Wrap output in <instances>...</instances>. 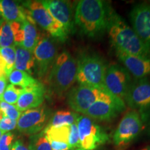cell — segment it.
I'll return each instance as SVG.
<instances>
[{"label": "cell", "mask_w": 150, "mask_h": 150, "mask_svg": "<svg viewBox=\"0 0 150 150\" xmlns=\"http://www.w3.org/2000/svg\"><path fill=\"white\" fill-rule=\"evenodd\" d=\"M28 147L30 150H52L50 142L43 131L31 136Z\"/></svg>", "instance_id": "cell-25"}, {"label": "cell", "mask_w": 150, "mask_h": 150, "mask_svg": "<svg viewBox=\"0 0 150 150\" xmlns=\"http://www.w3.org/2000/svg\"><path fill=\"white\" fill-rule=\"evenodd\" d=\"M142 120L136 110L127 112L120 122L112 136L113 143L118 149H123L138 136L142 129Z\"/></svg>", "instance_id": "cell-8"}, {"label": "cell", "mask_w": 150, "mask_h": 150, "mask_svg": "<svg viewBox=\"0 0 150 150\" xmlns=\"http://www.w3.org/2000/svg\"><path fill=\"white\" fill-rule=\"evenodd\" d=\"M11 150H30L28 146H27L21 140H18L13 145Z\"/></svg>", "instance_id": "cell-34"}, {"label": "cell", "mask_w": 150, "mask_h": 150, "mask_svg": "<svg viewBox=\"0 0 150 150\" xmlns=\"http://www.w3.org/2000/svg\"><path fill=\"white\" fill-rule=\"evenodd\" d=\"M1 77H6L7 75L6 73V65L4 61L3 58L0 55V78Z\"/></svg>", "instance_id": "cell-36"}, {"label": "cell", "mask_w": 150, "mask_h": 150, "mask_svg": "<svg viewBox=\"0 0 150 150\" xmlns=\"http://www.w3.org/2000/svg\"><path fill=\"white\" fill-rule=\"evenodd\" d=\"M130 20L135 33L150 47V4L135 6L130 12Z\"/></svg>", "instance_id": "cell-14"}, {"label": "cell", "mask_w": 150, "mask_h": 150, "mask_svg": "<svg viewBox=\"0 0 150 150\" xmlns=\"http://www.w3.org/2000/svg\"><path fill=\"white\" fill-rule=\"evenodd\" d=\"M68 145L71 149L72 148H80L79 136L78 129L76 123L70 125V133L69 136Z\"/></svg>", "instance_id": "cell-30"}, {"label": "cell", "mask_w": 150, "mask_h": 150, "mask_svg": "<svg viewBox=\"0 0 150 150\" xmlns=\"http://www.w3.org/2000/svg\"><path fill=\"white\" fill-rule=\"evenodd\" d=\"M106 31L115 51L138 57H150V47L137 35L120 16L111 8Z\"/></svg>", "instance_id": "cell-1"}, {"label": "cell", "mask_w": 150, "mask_h": 150, "mask_svg": "<svg viewBox=\"0 0 150 150\" xmlns=\"http://www.w3.org/2000/svg\"><path fill=\"white\" fill-rule=\"evenodd\" d=\"M3 134H4V132H3V131H1V129H0V138H1V136H2V135H3Z\"/></svg>", "instance_id": "cell-39"}, {"label": "cell", "mask_w": 150, "mask_h": 150, "mask_svg": "<svg viewBox=\"0 0 150 150\" xmlns=\"http://www.w3.org/2000/svg\"><path fill=\"white\" fill-rule=\"evenodd\" d=\"M16 46L11 22L1 20L0 22V48Z\"/></svg>", "instance_id": "cell-24"}, {"label": "cell", "mask_w": 150, "mask_h": 150, "mask_svg": "<svg viewBox=\"0 0 150 150\" xmlns=\"http://www.w3.org/2000/svg\"><path fill=\"white\" fill-rule=\"evenodd\" d=\"M30 17L33 22L47 31L52 37L61 42H65L68 38V34L49 11L45 8L40 1H30L23 3Z\"/></svg>", "instance_id": "cell-7"}, {"label": "cell", "mask_w": 150, "mask_h": 150, "mask_svg": "<svg viewBox=\"0 0 150 150\" xmlns=\"http://www.w3.org/2000/svg\"><path fill=\"white\" fill-rule=\"evenodd\" d=\"M8 80L13 86H18L22 88L30 87L38 83V81L31 76L29 73L13 69L9 74Z\"/></svg>", "instance_id": "cell-23"}, {"label": "cell", "mask_w": 150, "mask_h": 150, "mask_svg": "<svg viewBox=\"0 0 150 150\" xmlns=\"http://www.w3.org/2000/svg\"><path fill=\"white\" fill-rule=\"evenodd\" d=\"M140 150H150V146H147V147L143 148V149H142Z\"/></svg>", "instance_id": "cell-37"}, {"label": "cell", "mask_w": 150, "mask_h": 150, "mask_svg": "<svg viewBox=\"0 0 150 150\" xmlns=\"http://www.w3.org/2000/svg\"><path fill=\"white\" fill-rule=\"evenodd\" d=\"M124 101L134 110L149 108L150 81L147 78H142L131 82Z\"/></svg>", "instance_id": "cell-12"}, {"label": "cell", "mask_w": 150, "mask_h": 150, "mask_svg": "<svg viewBox=\"0 0 150 150\" xmlns=\"http://www.w3.org/2000/svg\"><path fill=\"white\" fill-rule=\"evenodd\" d=\"M68 150H82L81 148H72V149H70Z\"/></svg>", "instance_id": "cell-38"}, {"label": "cell", "mask_w": 150, "mask_h": 150, "mask_svg": "<svg viewBox=\"0 0 150 150\" xmlns=\"http://www.w3.org/2000/svg\"><path fill=\"white\" fill-rule=\"evenodd\" d=\"M51 16L60 23L67 34L74 30V14L70 2L63 0H42L40 1Z\"/></svg>", "instance_id": "cell-13"}, {"label": "cell", "mask_w": 150, "mask_h": 150, "mask_svg": "<svg viewBox=\"0 0 150 150\" xmlns=\"http://www.w3.org/2000/svg\"><path fill=\"white\" fill-rule=\"evenodd\" d=\"M77 63L68 52L57 56L48 76V83L52 91L62 96L68 91L76 81Z\"/></svg>", "instance_id": "cell-3"}, {"label": "cell", "mask_w": 150, "mask_h": 150, "mask_svg": "<svg viewBox=\"0 0 150 150\" xmlns=\"http://www.w3.org/2000/svg\"><path fill=\"white\" fill-rule=\"evenodd\" d=\"M131 82L130 73L125 67L115 63L108 65L104 76V86L108 93L124 100Z\"/></svg>", "instance_id": "cell-9"}, {"label": "cell", "mask_w": 150, "mask_h": 150, "mask_svg": "<svg viewBox=\"0 0 150 150\" xmlns=\"http://www.w3.org/2000/svg\"><path fill=\"white\" fill-rule=\"evenodd\" d=\"M0 13L4 20L9 22H22L27 20L34 22L27 9L14 1L0 0Z\"/></svg>", "instance_id": "cell-18"}, {"label": "cell", "mask_w": 150, "mask_h": 150, "mask_svg": "<svg viewBox=\"0 0 150 150\" xmlns=\"http://www.w3.org/2000/svg\"><path fill=\"white\" fill-rule=\"evenodd\" d=\"M97 101L118 102L124 100L113 96L108 91L83 85L72 88L67 95V104L76 113L84 114L88 108Z\"/></svg>", "instance_id": "cell-5"}, {"label": "cell", "mask_w": 150, "mask_h": 150, "mask_svg": "<svg viewBox=\"0 0 150 150\" xmlns=\"http://www.w3.org/2000/svg\"><path fill=\"white\" fill-rule=\"evenodd\" d=\"M35 66V60L33 52L26 50L20 45L16 46V61L15 68L16 70L31 72Z\"/></svg>", "instance_id": "cell-20"}, {"label": "cell", "mask_w": 150, "mask_h": 150, "mask_svg": "<svg viewBox=\"0 0 150 150\" xmlns=\"http://www.w3.org/2000/svg\"><path fill=\"white\" fill-rule=\"evenodd\" d=\"M117 58L127 71L136 79L150 75V57H138L115 51Z\"/></svg>", "instance_id": "cell-17"}, {"label": "cell", "mask_w": 150, "mask_h": 150, "mask_svg": "<svg viewBox=\"0 0 150 150\" xmlns=\"http://www.w3.org/2000/svg\"><path fill=\"white\" fill-rule=\"evenodd\" d=\"M2 17H1V13H0V22H1V20H2Z\"/></svg>", "instance_id": "cell-40"}, {"label": "cell", "mask_w": 150, "mask_h": 150, "mask_svg": "<svg viewBox=\"0 0 150 150\" xmlns=\"http://www.w3.org/2000/svg\"><path fill=\"white\" fill-rule=\"evenodd\" d=\"M49 117V111L45 106L25 110L17 121V129L24 135L33 136L42 131Z\"/></svg>", "instance_id": "cell-10"}, {"label": "cell", "mask_w": 150, "mask_h": 150, "mask_svg": "<svg viewBox=\"0 0 150 150\" xmlns=\"http://www.w3.org/2000/svg\"><path fill=\"white\" fill-rule=\"evenodd\" d=\"M125 108L126 105L124 101L118 102L97 101L88 108L83 115L93 120L109 121L125 110Z\"/></svg>", "instance_id": "cell-15"}, {"label": "cell", "mask_w": 150, "mask_h": 150, "mask_svg": "<svg viewBox=\"0 0 150 150\" xmlns=\"http://www.w3.org/2000/svg\"><path fill=\"white\" fill-rule=\"evenodd\" d=\"M7 80L6 77H1L0 78V99H1L2 95L4 93L6 88Z\"/></svg>", "instance_id": "cell-35"}, {"label": "cell", "mask_w": 150, "mask_h": 150, "mask_svg": "<svg viewBox=\"0 0 150 150\" xmlns=\"http://www.w3.org/2000/svg\"><path fill=\"white\" fill-rule=\"evenodd\" d=\"M38 76L44 77L57 57L56 47L49 38H40L33 51Z\"/></svg>", "instance_id": "cell-11"}, {"label": "cell", "mask_w": 150, "mask_h": 150, "mask_svg": "<svg viewBox=\"0 0 150 150\" xmlns=\"http://www.w3.org/2000/svg\"><path fill=\"white\" fill-rule=\"evenodd\" d=\"M0 110L4 115L16 121H18L22 113L16 106L9 104L2 100H0Z\"/></svg>", "instance_id": "cell-28"}, {"label": "cell", "mask_w": 150, "mask_h": 150, "mask_svg": "<svg viewBox=\"0 0 150 150\" xmlns=\"http://www.w3.org/2000/svg\"><path fill=\"white\" fill-rule=\"evenodd\" d=\"M13 140L14 134L13 133H4L0 138V150H11Z\"/></svg>", "instance_id": "cell-31"}, {"label": "cell", "mask_w": 150, "mask_h": 150, "mask_svg": "<svg viewBox=\"0 0 150 150\" xmlns=\"http://www.w3.org/2000/svg\"><path fill=\"white\" fill-rule=\"evenodd\" d=\"M22 28L23 37L20 46L33 52L40 39L36 26L35 25L34 22H30L29 20H27L22 22Z\"/></svg>", "instance_id": "cell-19"}, {"label": "cell", "mask_w": 150, "mask_h": 150, "mask_svg": "<svg viewBox=\"0 0 150 150\" xmlns=\"http://www.w3.org/2000/svg\"><path fill=\"white\" fill-rule=\"evenodd\" d=\"M79 115L76 112H71L69 110H59L54 114L47 127H56L71 125L76 123Z\"/></svg>", "instance_id": "cell-21"}, {"label": "cell", "mask_w": 150, "mask_h": 150, "mask_svg": "<svg viewBox=\"0 0 150 150\" xmlns=\"http://www.w3.org/2000/svg\"><path fill=\"white\" fill-rule=\"evenodd\" d=\"M45 89L40 82L30 87L22 88L16 105L20 112L40 107L44 102Z\"/></svg>", "instance_id": "cell-16"}, {"label": "cell", "mask_w": 150, "mask_h": 150, "mask_svg": "<svg viewBox=\"0 0 150 150\" xmlns=\"http://www.w3.org/2000/svg\"><path fill=\"white\" fill-rule=\"evenodd\" d=\"M51 145L52 150H68L71 149L70 145L66 142L59 141H49Z\"/></svg>", "instance_id": "cell-33"}, {"label": "cell", "mask_w": 150, "mask_h": 150, "mask_svg": "<svg viewBox=\"0 0 150 150\" xmlns=\"http://www.w3.org/2000/svg\"><path fill=\"white\" fill-rule=\"evenodd\" d=\"M11 26L12 28L13 33L14 35L15 45H21L22 42V37H23V33H22V22H11Z\"/></svg>", "instance_id": "cell-32"}, {"label": "cell", "mask_w": 150, "mask_h": 150, "mask_svg": "<svg viewBox=\"0 0 150 150\" xmlns=\"http://www.w3.org/2000/svg\"><path fill=\"white\" fill-rule=\"evenodd\" d=\"M49 141H59L68 144L70 133V125L61 127H46L43 130Z\"/></svg>", "instance_id": "cell-22"}, {"label": "cell", "mask_w": 150, "mask_h": 150, "mask_svg": "<svg viewBox=\"0 0 150 150\" xmlns=\"http://www.w3.org/2000/svg\"><path fill=\"white\" fill-rule=\"evenodd\" d=\"M76 63V81L79 85L107 91L104 86V76L108 65L102 57L95 54H84Z\"/></svg>", "instance_id": "cell-4"}, {"label": "cell", "mask_w": 150, "mask_h": 150, "mask_svg": "<svg viewBox=\"0 0 150 150\" xmlns=\"http://www.w3.org/2000/svg\"><path fill=\"white\" fill-rule=\"evenodd\" d=\"M22 91V88H18L15 86L10 84L6 87L0 100H2L9 104L16 106Z\"/></svg>", "instance_id": "cell-27"}, {"label": "cell", "mask_w": 150, "mask_h": 150, "mask_svg": "<svg viewBox=\"0 0 150 150\" xmlns=\"http://www.w3.org/2000/svg\"><path fill=\"white\" fill-rule=\"evenodd\" d=\"M76 125L79 136L80 148L82 150H95L109 140L104 129L87 116L79 115Z\"/></svg>", "instance_id": "cell-6"}, {"label": "cell", "mask_w": 150, "mask_h": 150, "mask_svg": "<svg viewBox=\"0 0 150 150\" xmlns=\"http://www.w3.org/2000/svg\"><path fill=\"white\" fill-rule=\"evenodd\" d=\"M17 127V121L3 115L0 117V129L4 133L10 132Z\"/></svg>", "instance_id": "cell-29"}, {"label": "cell", "mask_w": 150, "mask_h": 150, "mask_svg": "<svg viewBox=\"0 0 150 150\" xmlns=\"http://www.w3.org/2000/svg\"><path fill=\"white\" fill-rule=\"evenodd\" d=\"M110 9L102 0H81L75 8L74 23L83 34L97 38L106 31Z\"/></svg>", "instance_id": "cell-2"}, {"label": "cell", "mask_w": 150, "mask_h": 150, "mask_svg": "<svg viewBox=\"0 0 150 150\" xmlns=\"http://www.w3.org/2000/svg\"><path fill=\"white\" fill-rule=\"evenodd\" d=\"M0 55L3 58L6 65V73L7 77L15 68L16 61V46L0 48Z\"/></svg>", "instance_id": "cell-26"}]
</instances>
